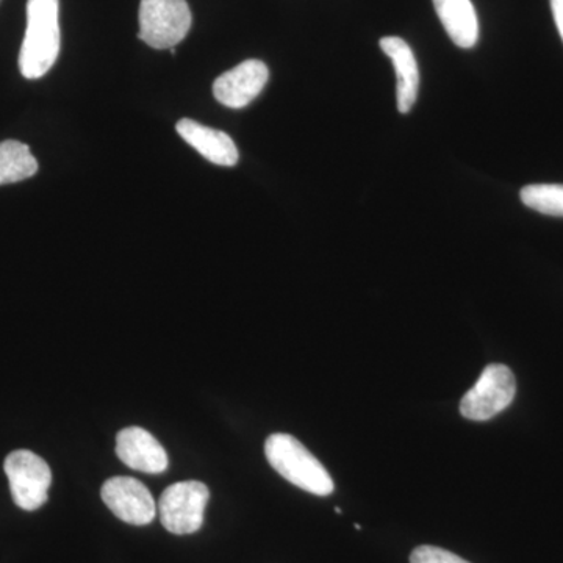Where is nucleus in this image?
Returning a JSON list of instances; mask_svg holds the SVG:
<instances>
[{
    "mask_svg": "<svg viewBox=\"0 0 563 563\" xmlns=\"http://www.w3.org/2000/svg\"><path fill=\"white\" fill-rule=\"evenodd\" d=\"M58 10V0L27 2V29L20 54V69L25 79H40L57 62L60 54Z\"/></svg>",
    "mask_w": 563,
    "mask_h": 563,
    "instance_id": "nucleus-1",
    "label": "nucleus"
},
{
    "mask_svg": "<svg viewBox=\"0 0 563 563\" xmlns=\"http://www.w3.org/2000/svg\"><path fill=\"white\" fill-rule=\"evenodd\" d=\"M269 465L282 477L317 496H329L333 481L322 463L298 439L287 433H274L265 443Z\"/></svg>",
    "mask_w": 563,
    "mask_h": 563,
    "instance_id": "nucleus-2",
    "label": "nucleus"
},
{
    "mask_svg": "<svg viewBox=\"0 0 563 563\" xmlns=\"http://www.w3.org/2000/svg\"><path fill=\"white\" fill-rule=\"evenodd\" d=\"M191 27L187 0H141L139 38L154 49H173Z\"/></svg>",
    "mask_w": 563,
    "mask_h": 563,
    "instance_id": "nucleus-3",
    "label": "nucleus"
},
{
    "mask_svg": "<svg viewBox=\"0 0 563 563\" xmlns=\"http://www.w3.org/2000/svg\"><path fill=\"white\" fill-rule=\"evenodd\" d=\"M7 477L13 501L22 510L33 512L47 501L52 472L44 459L27 450H18L5 459Z\"/></svg>",
    "mask_w": 563,
    "mask_h": 563,
    "instance_id": "nucleus-4",
    "label": "nucleus"
},
{
    "mask_svg": "<svg viewBox=\"0 0 563 563\" xmlns=\"http://www.w3.org/2000/svg\"><path fill=\"white\" fill-rule=\"evenodd\" d=\"M210 490L199 481H185L166 488L157 504L166 531L187 536L201 529Z\"/></svg>",
    "mask_w": 563,
    "mask_h": 563,
    "instance_id": "nucleus-5",
    "label": "nucleus"
},
{
    "mask_svg": "<svg viewBox=\"0 0 563 563\" xmlns=\"http://www.w3.org/2000/svg\"><path fill=\"white\" fill-rule=\"evenodd\" d=\"M517 393L514 373L506 365H488L476 385L462 398L461 413L473 421H487L512 404Z\"/></svg>",
    "mask_w": 563,
    "mask_h": 563,
    "instance_id": "nucleus-6",
    "label": "nucleus"
},
{
    "mask_svg": "<svg viewBox=\"0 0 563 563\" xmlns=\"http://www.w3.org/2000/svg\"><path fill=\"white\" fill-rule=\"evenodd\" d=\"M101 495L111 512L124 523L146 526L157 515V504L150 488L133 477H111L102 485Z\"/></svg>",
    "mask_w": 563,
    "mask_h": 563,
    "instance_id": "nucleus-7",
    "label": "nucleus"
},
{
    "mask_svg": "<svg viewBox=\"0 0 563 563\" xmlns=\"http://www.w3.org/2000/svg\"><path fill=\"white\" fill-rule=\"evenodd\" d=\"M268 66L261 60H246L221 74L213 84L214 99L228 109L250 106L268 84Z\"/></svg>",
    "mask_w": 563,
    "mask_h": 563,
    "instance_id": "nucleus-8",
    "label": "nucleus"
},
{
    "mask_svg": "<svg viewBox=\"0 0 563 563\" xmlns=\"http://www.w3.org/2000/svg\"><path fill=\"white\" fill-rule=\"evenodd\" d=\"M117 454L129 468L147 474H162L168 468V454L157 439L144 429H122L117 437Z\"/></svg>",
    "mask_w": 563,
    "mask_h": 563,
    "instance_id": "nucleus-9",
    "label": "nucleus"
},
{
    "mask_svg": "<svg viewBox=\"0 0 563 563\" xmlns=\"http://www.w3.org/2000/svg\"><path fill=\"white\" fill-rule=\"evenodd\" d=\"M380 49L390 58L396 70V98H398V110L401 113H409L417 102L418 90H420V70H418L417 58L409 44L398 36H385L380 40Z\"/></svg>",
    "mask_w": 563,
    "mask_h": 563,
    "instance_id": "nucleus-10",
    "label": "nucleus"
},
{
    "mask_svg": "<svg viewBox=\"0 0 563 563\" xmlns=\"http://www.w3.org/2000/svg\"><path fill=\"white\" fill-rule=\"evenodd\" d=\"M176 131L203 158L214 165L235 166L239 163V147L228 133L206 128L192 120H180Z\"/></svg>",
    "mask_w": 563,
    "mask_h": 563,
    "instance_id": "nucleus-11",
    "label": "nucleus"
},
{
    "mask_svg": "<svg viewBox=\"0 0 563 563\" xmlns=\"http://www.w3.org/2000/svg\"><path fill=\"white\" fill-rule=\"evenodd\" d=\"M448 36L455 46L472 49L479 40V21L472 0H432Z\"/></svg>",
    "mask_w": 563,
    "mask_h": 563,
    "instance_id": "nucleus-12",
    "label": "nucleus"
},
{
    "mask_svg": "<svg viewBox=\"0 0 563 563\" xmlns=\"http://www.w3.org/2000/svg\"><path fill=\"white\" fill-rule=\"evenodd\" d=\"M38 173V162L27 144L16 140L0 143V185L31 179Z\"/></svg>",
    "mask_w": 563,
    "mask_h": 563,
    "instance_id": "nucleus-13",
    "label": "nucleus"
},
{
    "mask_svg": "<svg viewBox=\"0 0 563 563\" xmlns=\"http://www.w3.org/2000/svg\"><path fill=\"white\" fill-rule=\"evenodd\" d=\"M521 201L529 209L550 217H563V185H528L520 191Z\"/></svg>",
    "mask_w": 563,
    "mask_h": 563,
    "instance_id": "nucleus-14",
    "label": "nucleus"
},
{
    "mask_svg": "<svg viewBox=\"0 0 563 563\" xmlns=\"http://www.w3.org/2000/svg\"><path fill=\"white\" fill-rule=\"evenodd\" d=\"M410 563H470L462 558L437 547H418L410 555Z\"/></svg>",
    "mask_w": 563,
    "mask_h": 563,
    "instance_id": "nucleus-15",
    "label": "nucleus"
},
{
    "mask_svg": "<svg viewBox=\"0 0 563 563\" xmlns=\"http://www.w3.org/2000/svg\"><path fill=\"white\" fill-rule=\"evenodd\" d=\"M551 10H553V16L558 31L561 33L563 41V0H551Z\"/></svg>",
    "mask_w": 563,
    "mask_h": 563,
    "instance_id": "nucleus-16",
    "label": "nucleus"
}]
</instances>
